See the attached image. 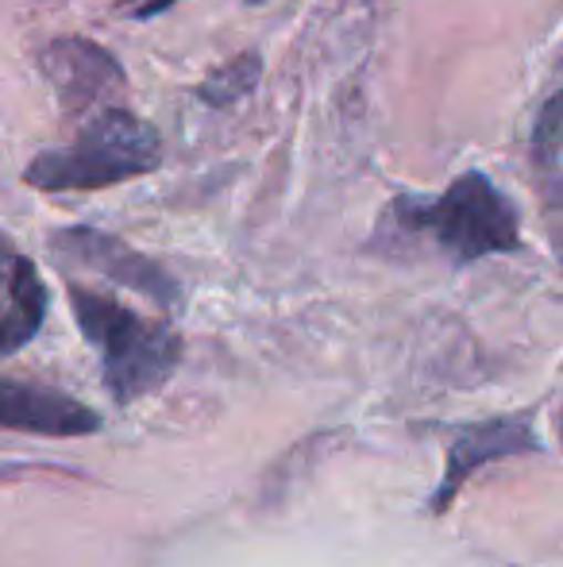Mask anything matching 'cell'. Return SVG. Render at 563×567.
<instances>
[{
    "instance_id": "obj_1",
    "label": "cell",
    "mask_w": 563,
    "mask_h": 567,
    "mask_svg": "<svg viewBox=\"0 0 563 567\" xmlns=\"http://www.w3.org/2000/svg\"><path fill=\"white\" fill-rule=\"evenodd\" d=\"M386 228L406 239H428L456 267L521 247V217L513 202L482 171H467L444 194L394 197Z\"/></svg>"
},
{
    "instance_id": "obj_2",
    "label": "cell",
    "mask_w": 563,
    "mask_h": 567,
    "mask_svg": "<svg viewBox=\"0 0 563 567\" xmlns=\"http://www.w3.org/2000/svg\"><path fill=\"white\" fill-rule=\"evenodd\" d=\"M163 166V140L128 105H105L62 147L39 151L23 182L43 194H90L143 178Z\"/></svg>"
},
{
    "instance_id": "obj_3",
    "label": "cell",
    "mask_w": 563,
    "mask_h": 567,
    "mask_svg": "<svg viewBox=\"0 0 563 567\" xmlns=\"http://www.w3.org/2000/svg\"><path fill=\"white\" fill-rule=\"evenodd\" d=\"M70 309L85 343L97 351L108 394L121 405L155 394L178 371L181 337L166 321H150L124 301L82 282L70 286Z\"/></svg>"
},
{
    "instance_id": "obj_4",
    "label": "cell",
    "mask_w": 563,
    "mask_h": 567,
    "mask_svg": "<svg viewBox=\"0 0 563 567\" xmlns=\"http://www.w3.org/2000/svg\"><path fill=\"white\" fill-rule=\"evenodd\" d=\"M51 255L62 267H82L90 275H101L116 286L143 293L147 301L163 309L181 306V286L158 267L155 259H147L136 247H128L124 239L108 236L97 228H62L51 236Z\"/></svg>"
},
{
    "instance_id": "obj_5",
    "label": "cell",
    "mask_w": 563,
    "mask_h": 567,
    "mask_svg": "<svg viewBox=\"0 0 563 567\" xmlns=\"http://www.w3.org/2000/svg\"><path fill=\"white\" fill-rule=\"evenodd\" d=\"M39 70L51 82L62 113L70 116L97 113L105 105H121L124 90H128V78H124L121 62L101 43L82 35L51 39L39 51Z\"/></svg>"
},
{
    "instance_id": "obj_6",
    "label": "cell",
    "mask_w": 563,
    "mask_h": 567,
    "mask_svg": "<svg viewBox=\"0 0 563 567\" xmlns=\"http://www.w3.org/2000/svg\"><path fill=\"white\" fill-rule=\"evenodd\" d=\"M0 429L28 436H93L101 433V417L77 398L51 386H31L0 374Z\"/></svg>"
},
{
    "instance_id": "obj_7",
    "label": "cell",
    "mask_w": 563,
    "mask_h": 567,
    "mask_svg": "<svg viewBox=\"0 0 563 567\" xmlns=\"http://www.w3.org/2000/svg\"><path fill=\"white\" fill-rule=\"evenodd\" d=\"M46 317V286L35 262L0 231V355L28 348Z\"/></svg>"
},
{
    "instance_id": "obj_8",
    "label": "cell",
    "mask_w": 563,
    "mask_h": 567,
    "mask_svg": "<svg viewBox=\"0 0 563 567\" xmlns=\"http://www.w3.org/2000/svg\"><path fill=\"white\" fill-rule=\"evenodd\" d=\"M541 449L544 444L536 441V433L525 425V421H487V425H467L448 449V467H444V483L436 486L432 509L436 514L448 509L459 486H463L479 467H487L490 460L521 455V452H541Z\"/></svg>"
},
{
    "instance_id": "obj_9",
    "label": "cell",
    "mask_w": 563,
    "mask_h": 567,
    "mask_svg": "<svg viewBox=\"0 0 563 567\" xmlns=\"http://www.w3.org/2000/svg\"><path fill=\"white\" fill-rule=\"evenodd\" d=\"M560 93H552L533 127V166L549 182V197L560 194Z\"/></svg>"
},
{
    "instance_id": "obj_10",
    "label": "cell",
    "mask_w": 563,
    "mask_h": 567,
    "mask_svg": "<svg viewBox=\"0 0 563 567\" xmlns=\"http://www.w3.org/2000/svg\"><path fill=\"white\" fill-rule=\"evenodd\" d=\"M259 82V54H240L236 62H228L225 70L209 78L201 85L205 105H236L240 97H248Z\"/></svg>"
},
{
    "instance_id": "obj_11",
    "label": "cell",
    "mask_w": 563,
    "mask_h": 567,
    "mask_svg": "<svg viewBox=\"0 0 563 567\" xmlns=\"http://www.w3.org/2000/svg\"><path fill=\"white\" fill-rule=\"evenodd\" d=\"M178 0H121L116 4V12L121 16H136V20H150V16L166 12V8H174Z\"/></svg>"
},
{
    "instance_id": "obj_12",
    "label": "cell",
    "mask_w": 563,
    "mask_h": 567,
    "mask_svg": "<svg viewBox=\"0 0 563 567\" xmlns=\"http://www.w3.org/2000/svg\"><path fill=\"white\" fill-rule=\"evenodd\" d=\"M15 471H23V467H8V463H0V478H8V475H15Z\"/></svg>"
}]
</instances>
